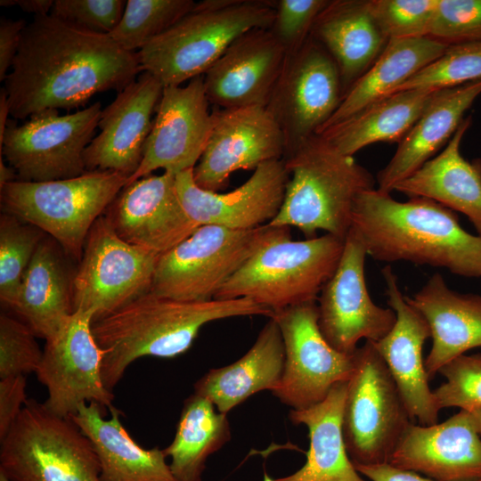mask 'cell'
<instances>
[{
    "mask_svg": "<svg viewBox=\"0 0 481 481\" xmlns=\"http://www.w3.org/2000/svg\"><path fill=\"white\" fill-rule=\"evenodd\" d=\"M0 481H8L3 475L0 474Z\"/></svg>",
    "mask_w": 481,
    "mask_h": 481,
    "instance_id": "cell-52",
    "label": "cell"
},
{
    "mask_svg": "<svg viewBox=\"0 0 481 481\" xmlns=\"http://www.w3.org/2000/svg\"><path fill=\"white\" fill-rule=\"evenodd\" d=\"M288 181L283 159L260 165L243 184L225 193L198 186L193 169L175 175L182 206L195 224L233 230L255 229L274 219L283 203Z\"/></svg>",
    "mask_w": 481,
    "mask_h": 481,
    "instance_id": "cell-19",
    "label": "cell"
},
{
    "mask_svg": "<svg viewBox=\"0 0 481 481\" xmlns=\"http://www.w3.org/2000/svg\"><path fill=\"white\" fill-rule=\"evenodd\" d=\"M102 408L84 403L70 416L94 446L101 481H177L163 449L142 447L122 425L118 409L110 407V418L104 419Z\"/></svg>",
    "mask_w": 481,
    "mask_h": 481,
    "instance_id": "cell-27",
    "label": "cell"
},
{
    "mask_svg": "<svg viewBox=\"0 0 481 481\" xmlns=\"http://www.w3.org/2000/svg\"><path fill=\"white\" fill-rule=\"evenodd\" d=\"M284 364L281 332L270 317L250 349L229 365L209 370L194 384V393L211 401L219 412L227 414L257 392L274 391Z\"/></svg>",
    "mask_w": 481,
    "mask_h": 481,
    "instance_id": "cell-31",
    "label": "cell"
},
{
    "mask_svg": "<svg viewBox=\"0 0 481 481\" xmlns=\"http://www.w3.org/2000/svg\"><path fill=\"white\" fill-rule=\"evenodd\" d=\"M17 180V174L10 165H5L0 157V188Z\"/></svg>",
    "mask_w": 481,
    "mask_h": 481,
    "instance_id": "cell-50",
    "label": "cell"
},
{
    "mask_svg": "<svg viewBox=\"0 0 481 481\" xmlns=\"http://www.w3.org/2000/svg\"><path fill=\"white\" fill-rule=\"evenodd\" d=\"M10 115V107L7 99V94L3 87L0 91V141L3 139L6 126L8 123V116Z\"/></svg>",
    "mask_w": 481,
    "mask_h": 481,
    "instance_id": "cell-49",
    "label": "cell"
},
{
    "mask_svg": "<svg viewBox=\"0 0 481 481\" xmlns=\"http://www.w3.org/2000/svg\"><path fill=\"white\" fill-rule=\"evenodd\" d=\"M36 334L17 317L0 315V379L37 371L43 356Z\"/></svg>",
    "mask_w": 481,
    "mask_h": 481,
    "instance_id": "cell-41",
    "label": "cell"
},
{
    "mask_svg": "<svg viewBox=\"0 0 481 481\" xmlns=\"http://www.w3.org/2000/svg\"><path fill=\"white\" fill-rule=\"evenodd\" d=\"M230 438L226 414L193 393L183 402L173 441L163 449L172 474L177 481H201L208 458Z\"/></svg>",
    "mask_w": 481,
    "mask_h": 481,
    "instance_id": "cell-35",
    "label": "cell"
},
{
    "mask_svg": "<svg viewBox=\"0 0 481 481\" xmlns=\"http://www.w3.org/2000/svg\"><path fill=\"white\" fill-rule=\"evenodd\" d=\"M192 0H127L123 15L109 36L134 53L156 38L194 7Z\"/></svg>",
    "mask_w": 481,
    "mask_h": 481,
    "instance_id": "cell-36",
    "label": "cell"
},
{
    "mask_svg": "<svg viewBox=\"0 0 481 481\" xmlns=\"http://www.w3.org/2000/svg\"><path fill=\"white\" fill-rule=\"evenodd\" d=\"M310 37L335 61L343 96L388 41L370 13L367 0H330L316 18Z\"/></svg>",
    "mask_w": 481,
    "mask_h": 481,
    "instance_id": "cell-30",
    "label": "cell"
},
{
    "mask_svg": "<svg viewBox=\"0 0 481 481\" xmlns=\"http://www.w3.org/2000/svg\"><path fill=\"white\" fill-rule=\"evenodd\" d=\"M0 444V474L8 481H101L90 439L70 417L33 398Z\"/></svg>",
    "mask_w": 481,
    "mask_h": 481,
    "instance_id": "cell-8",
    "label": "cell"
},
{
    "mask_svg": "<svg viewBox=\"0 0 481 481\" xmlns=\"http://www.w3.org/2000/svg\"><path fill=\"white\" fill-rule=\"evenodd\" d=\"M388 464L437 481L481 480V436L471 413L460 410L442 423H412Z\"/></svg>",
    "mask_w": 481,
    "mask_h": 481,
    "instance_id": "cell-24",
    "label": "cell"
},
{
    "mask_svg": "<svg viewBox=\"0 0 481 481\" xmlns=\"http://www.w3.org/2000/svg\"><path fill=\"white\" fill-rule=\"evenodd\" d=\"M163 89L155 77L143 72L118 92L102 110L100 132L84 152L87 171H112L128 177L136 171Z\"/></svg>",
    "mask_w": 481,
    "mask_h": 481,
    "instance_id": "cell-21",
    "label": "cell"
},
{
    "mask_svg": "<svg viewBox=\"0 0 481 481\" xmlns=\"http://www.w3.org/2000/svg\"><path fill=\"white\" fill-rule=\"evenodd\" d=\"M480 94L481 79L437 90L389 162L378 173L377 189L391 193L398 183L432 159L447 144L464 113Z\"/></svg>",
    "mask_w": 481,
    "mask_h": 481,
    "instance_id": "cell-26",
    "label": "cell"
},
{
    "mask_svg": "<svg viewBox=\"0 0 481 481\" xmlns=\"http://www.w3.org/2000/svg\"><path fill=\"white\" fill-rule=\"evenodd\" d=\"M127 179L112 171H87L47 182L16 180L0 188L1 203L5 212L49 234L66 255L80 261L92 226Z\"/></svg>",
    "mask_w": 481,
    "mask_h": 481,
    "instance_id": "cell-7",
    "label": "cell"
},
{
    "mask_svg": "<svg viewBox=\"0 0 481 481\" xmlns=\"http://www.w3.org/2000/svg\"><path fill=\"white\" fill-rule=\"evenodd\" d=\"M428 37L446 46L481 42V0H439Z\"/></svg>",
    "mask_w": 481,
    "mask_h": 481,
    "instance_id": "cell-42",
    "label": "cell"
},
{
    "mask_svg": "<svg viewBox=\"0 0 481 481\" xmlns=\"http://www.w3.org/2000/svg\"><path fill=\"white\" fill-rule=\"evenodd\" d=\"M92 312L76 310L67 323L45 340L36 371L48 392L44 402L56 415L70 417L84 403L113 406L114 395L102 376L103 353L92 330Z\"/></svg>",
    "mask_w": 481,
    "mask_h": 481,
    "instance_id": "cell-16",
    "label": "cell"
},
{
    "mask_svg": "<svg viewBox=\"0 0 481 481\" xmlns=\"http://www.w3.org/2000/svg\"><path fill=\"white\" fill-rule=\"evenodd\" d=\"M387 285V304L396 321L392 330L379 341L377 350L392 375L411 417L420 425L437 423L440 408L428 385L422 350L430 338L424 317L402 294L397 276L389 265L382 269Z\"/></svg>",
    "mask_w": 481,
    "mask_h": 481,
    "instance_id": "cell-23",
    "label": "cell"
},
{
    "mask_svg": "<svg viewBox=\"0 0 481 481\" xmlns=\"http://www.w3.org/2000/svg\"><path fill=\"white\" fill-rule=\"evenodd\" d=\"M142 72L136 53L109 35L81 30L49 15L26 24L4 79L10 116L84 106L94 94L120 92Z\"/></svg>",
    "mask_w": 481,
    "mask_h": 481,
    "instance_id": "cell-1",
    "label": "cell"
},
{
    "mask_svg": "<svg viewBox=\"0 0 481 481\" xmlns=\"http://www.w3.org/2000/svg\"><path fill=\"white\" fill-rule=\"evenodd\" d=\"M471 122V117L464 118L444 149L394 191L409 198H427L464 214L481 236V160L469 161L460 151Z\"/></svg>",
    "mask_w": 481,
    "mask_h": 481,
    "instance_id": "cell-29",
    "label": "cell"
},
{
    "mask_svg": "<svg viewBox=\"0 0 481 481\" xmlns=\"http://www.w3.org/2000/svg\"><path fill=\"white\" fill-rule=\"evenodd\" d=\"M367 250L352 226L339 263L322 288L317 301L318 325L336 350L353 355L360 339L378 342L394 327L393 309L377 306L368 292L364 265Z\"/></svg>",
    "mask_w": 481,
    "mask_h": 481,
    "instance_id": "cell-15",
    "label": "cell"
},
{
    "mask_svg": "<svg viewBox=\"0 0 481 481\" xmlns=\"http://www.w3.org/2000/svg\"><path fill=\"white\" fill-rule=\"evenodd\" d=\"M404 298L429 327L432 346L425 360L429 379L453 359L481 346V296L452 290L436 273L412 298Z\"/></svg>",
    "mask_w": 481,
    "mask_h": 481,
    "instance_id": "cell-25",
    "label": "cell"
},
{
    "mask_svg": "<svg viewBox=\"0 0 481 481\" xmlns=\"http://www.w3.org/2000/svg\"><path fill=\"white\" fill-rule=\"evenodd\" d=\"M290 235V227L265 224L250 230L200 225L161 255L151 291L183 301H209L261 248Z\"/></svg>",
    "mask_w": 481,
    "mask_h": 481,
    "instance_id": "cell-9",
    "label": "cell"
},
{
    "mask_svg": "<svg viewBox=\"0 0 481 481\" xmlns=\"http://www.w3.org/2000/svg\"><path fill=\"white\" fill-rule=\"evenodd\" d=\"M209 105L203 76L192 78L184 86H165L142 161L126 184L159 168L174 175L193 169L212 130Z\"/></svg>",
    "mask_w": 481,
    "mask_h": 481,
    "instance_id": "cell-17",
    "label": "cell"
},
{
    "mask_svg": "<svg viewBox=\"0 0 481 481\" xmlns=\"http://www.w3.org/2000/svg\"><path fill=\"white\" fill-rule=\"evenodd\" d=\"M352 226L367 255L378 261H407L481 276V236L465 231L451 209L427 198L397 201L378 189L360 193Z\"/></svg>",
    "mask_w": 481,
    "mask_h": 481,
    "instance_id": "cell-2",
    "label": "cell"
},
{
    "mask_svg": "<svg viewBox=\"0 0 481 481\" xmlns=\"http://www.w3.org/2000/svg\"><path fill=\"white\" fill-rule=\"evenodd\" d=\"M116 233L158 256L189 237L198 227L179 199L175 175L164 172L126 184L107 209Z\"/></svg>",
    "mask_w": 481,
    "mask_h": 481,
    "instance_id": "cell-20",
    "label": "cell"
},
{
    "mask_svg": "<svg viewBox=\"0 0 481 481\" xmlns=\"http://www.w3.org/2000/svg\"><path fill=\"white\" fill-rule=\"evenodd\" d=\"M439 0H367L368 9L387 39L428 37Z\"/></svg>",
    "mask_w": 481,
    "mask_h": 481,
    "instance_id": "cell-39",
    "label": "cell"
},
{
    "mask_svg": "<svg viewBox=\"0 0 481 481\" xmlns=\"http://www.w3.org/2000/svg\"><path fill=\"white\" fill-rule=\"evenodd\" d=\"M212 115L211 134L193 168L200 188L217 192L237 170H255L267 161L283 159V134L265 107L219 109Z\"/></svg>",
    "mask_w": 481,
    "mask_h": 481,
    "instance_id": "cell-18",
    "label": "cell"
},
{
    "mask_svg": "<svg viewBox=\"0 0 481 481\" xmlns=\"http://www.w3.org/2000/svg\"><path fill=\"white\" fill-rule=\"evenodd\" d=\"M61 248L44 238L8 306L37 337L54 336L74 314L72 281Z\"/></svg>",
    "mask_w": 481,
    "mask_h": 481,
    "instance_id": "cell-28",
    "label": "cell"
},
{
    "mask_svg": "<svg viewBox=\"0 0 481 481\" xmlns=\"http://www.w3.org/2000/svg\"><path fill=\"white\" fill-rule=\"evenodd\" d=\"M124 0H54L51 15L76 29L109 35L125 11Z\"/></svg>",
    "mask_w": 481,
    "mask_h": 481,
    "instance_id": "cell-44",
    "label": "cell"
},
{
    "mask_svg": "<svg viewBox=\"0 0 481 481\" xmlns=\"http://www.w3.org/2000/svg\"><path fill=\"white\" fill-rule=\"evenodd\" d=\"M436 91L410 89L388 94L325 128L318 135L348 156L375 143H399Z\"/></svg>",
    "mask_w": 481,
    "mask_h": 481,
    "instance_id": "cell-33",
    "label": "cell"
},
{
    "mask_svg": "<svg viewBox=\"0 0 481 481\" xmlns=\"http://www.w3.org/2000/svg\"><path fill=\"white\" fill-rule=\"evenodd\" d=\"M355 469L370 481H437L415 472L395 468L388 463L362 465L354 464ZM481 481V480H476Z\"/></svg>",
    "mask_w": 481,
    "mask_h": 481,
    "instance_id": "cell-47",
    "label": "cell"
},
{
    "mask_svg": "<svg viewBox=\"0 0 481 481\" xmlns=\"http://www.w3.org/2000/svg\"><path fill=\"white\" fill-rule=\"evenodd\" d=\"M469 412L471 413L479 435L481 436V408L474 409Z\"/></svg>",
    "mask_w": 481,
    "mask_h": 481,
    "instance_id": "cell-51",
    "label": "cell"
},
{
    "mask_svg": "<svg viewBox=\"0 0 481 481\" xmlns=\"http://www.w3.org/2000/svg\"><path fill=\"white\" fill-rule=\"evenodd\" d=\"M44 232L4 212L0 217V299L8 307L44 239Z\"/></svg>",
    "mask_w": 481,
    "mask_h": 481,
    "instance_id": "cell-37",
    "label": "cell"
},
{
    "mask_svg": "<svg viewBox=\"0 0 481 481\" xmlns=\"http://www.w3.org/2000/svg\"><path fill=\"white\" fill-rule=\"evenodd\" d=\"M286 56L271 29L240 35L203 75L209 103L219 109L265 107Z\"/></svg>",
    "mask_w": 481,
    "mask_h": 481,
    "instance_id": "cell-22",
    "label": "cell"
},
{
    "mask_svg": "<svg viewBox=\"0 0 481 481\" xmlns=\"http://www.w3.org/2000/svg\"><path fill=\"white\" fill-rule=\"evenodd\" d=\"M289 174L278 215L268 224L297 227L307 238L316 232L345 240L357 196L375 189L371 173L314 135L283 158Z\"/></svg>",
    "mask_w": 481,
    "mask_h": 481,
    "instance_id": "cell-4",
    "label": "cell"
},
{
    "mask_svg": "<svg viewBox=\"0 0 481 481\" xmlns=\"http://www.w3.org/2000/svg\"><path fill=\"white\" fill-rule=\"evenodd\" d=\"M343 97L338 66L313 37L288 53L265 106L285 140V156L317 135Z\"/></svg>",
    "mask_w": 481,
    "mask_h": 481,
    "instance_id": "cell-13",
    "label": "cell"
},
{
    "mask_svg": "<svg viewBox=\"0 0 481 481\" xmlns=\"http://www.w3.org/2000/svg\"><path fill=\"white\" fill-rule=\"evenodd\" d=\"M347 381L335 385L326 398L305 410H290L295 425L308 428L306 463L293 474L263 481H370L363 478L348 456L343 435Z\"/></svg>",
    "mask_w": 481,
    "mask_h": 481,
    "instance_id": "cell-32",
    "label": "cell"
},
{
    "mask_svg": "<svg viewBox=\"0 0 481 481\" xmlns=\"http://www.w3.org/2000/svg\"><path fill=\"white\" fill-rule=\"evenodd\" d=\"M26 375L0 379V440L16 420L27 400Z\"/></svg>",
    "mask_w": 481,
    "mask_h": 481,
    "instance_id": "cell-45",
    "label": "cell"
},
{
    "mask_svg": "<svg viewBox=\"0 0 481 481\" xmlns=\"http://www.w3.org/2000/svg\"><path fill=\"white\" fill-rule=\"evenodd\" d=\"M159 257L122 240L101 216L73 276L74 311L92 312L94 321L150 291Z\"/></svg>",
    "mask_w": 481,
    "mask_h": 481,
    "instance_id": "cell-12",
    "label": "cell"
},
{
    "mask_svg": "<svg viewBox=\"0 0 481 481\" xmlns=\"http://www.w3.org/2000/svg\"><path fill=\"white\" fill-rule=\"evenodd\" d=\"M345 240L330 233L293 240L276 239L255 253L214 299L249 298L273 312L317 301L334 273Z\"/></svg>",
    "mask_w": 481,
    "mask_h": 481,
    "instance_id": "cell-6",
    "label": "cell"
},
{
    "mask_svg": "<svg viewBox=\"0 0 481 481\" xmlns=\"http://www.w3.org/2000/svg\"><path fill=\"white\" fill-rule=\"evenodd\" d=\"M100 102L70 114L52 110L21 125L10 120L0 141L4 157L22 182H47L86 172L84 152L94 139L102 113Z\"/></svg>",
    "mask_w": 481,
    "mask_h": 481,
    "instance_id": "cell-11",
    "label": "cell"
},
{
    "mask_svg": "<svg viewBox=\"0 0 481 481\" xmlns=\"http://www.w3.org/2000/svg\"><path fill=\"white\" fill-rule=\"evenodd\" d=\"M275 11L270 29L287 54L310 37L314 23L330 0H272Z\"/></svg>",
    "mask_w": 481,
    "mask_h": 481,
    "instance_id": "cell-43",
    "label": "cell"
},
{
    "mask_svg": "<svg viewBox=\"0 0 481 481\" xmlns=\"http://www.w3.org/2000/svg\"><path fill=\"white\" fill-rule=\"evenodd\" d=\"M439 373L445 381L433 390L438 407H458L470 412L481 408V354L462 355Z\"/></svg>",
    "mask_w": 481,
    "mask_h": 481,
    "instance_id": "cell-40",
    "label": "cell"
},
{
    "mask_svg": "<svg viewBox=\"0 0 481 481\" xmlns=\"http://www.w3.org/2000/svg\"><path fill=\"white\" fill-rule=\"evenodd\" d=\"M447 47L428 37L388 40L376 61L344 94L337 110L319 134L393 94L411 77L440 57Z\"/></svg>",
    "mask_w": 481,
    "mask_h": 481,
    "instance_id": "cell-34",
    "label": "cell"
},
{
    "mask_svg": "<svg viewBox=\"0 0 481 481\" xmlns=\"http://www.w3.org/2000/svg\"><path fill=\"white\" fill-rule=\"evenodd\" d=\"M354 357L343 411L346 451L354 464L388 463L413 419L375 343L366 340Z\"/></svg>",
    "mask_w": 481,
    "mask_h": 481,
    "instance_id": "cell-10",
    "label": "cell"
},
{
    "mask_svg": "<svg viewBox=\"0 0 481 481\" xmlns=\"http://www.w3.org/2000/svg\"><path fill=\"white\" fill-rule=\"evenodd\" d=\"M272 0H203L138 53L142 72L163 86L203 76L228 46L254 29L272 28Z\"/></svg>",
    "mask_w": 481,
    "mask_h": 481,
    "instance_id": "cell-5",
    "label": "cell"
},
{
    "mask_svg": "<svg viewBox=\"0 0 481 481\" xmlns=\"http://www.w3.org/2000/svg\"><path fill=\"white\" fill-rule=\"evenodd\" d=\"M481 79V42L451 45L394 92L441 90ZM393 93V94H394Z\"/></svg>",
    "mask_w": 481,
    "mask_h": 481,
    "instance_id": "cell-38",
    "label": "cell"
},
{
    "mask_svg": "<svg viewBox=\"0 0 481 481\" xmlns=\"http://www.w3.org/2000/svg\"><path fill=\"white\" fill-rule=\"evenodd\" d=\"M54 1L53 0H1V6L18 5L23 12L34 13L35 16H45L51 13Z\"/></svg>",
    "mask_w": 481,
    "mask_h": 481,
    "instance_id": "cell-48",
    "label": "cell"
},
{
    "mask_svg": "<svg viewBox=\"0 0 481 481\" xmlns=\"http://www.w3.org/2000/svg\"><path fill=\"white\" fill-rule=\"evenodd\" d=\"M273 311L247 298L183 301L151 290L117 311L93 321L94 337L102 350V380L110 391L127 367L143 356L173 358L186 352L208 322Z\"/></svg>",
    "mask_w": 481,
    "mask_h": 481,
    "instance_id": "cell-3",
    "label": "cell"
},
{
    "mask_svg": "<svg viewBox=\"0 0 481 481\" xmlns=\"http://www.w3.org/2000/svg\"><path fill=\"white\" fill-rule=\"evenodd\" d=\"M26 24L22 20H0V81H4L17 55L21 33Z\"/></svg>",
    "mask_w": 481,
    "mask_h": 481,
    "instance_id": "cell-46",
    "label": "cell"
},
{
    "mask_svg": "<svg viewBox=\"0 0 481 481\" xmlns=\"http://www.w3.org/2000/svg\"><path fill=\"white\" fill-rule=\"evenodd\" d=\"M317 301L273 313L285 348L283 374L272 393L291 410H305L322 402L331 388L348 381L355 357L333 348L318 325Z\"/></svg>",
    "mask_w": 481,
    "mask_h": 481,
    "instance_id": "cell-14",
    "label": "cell"
}]
</instances>
